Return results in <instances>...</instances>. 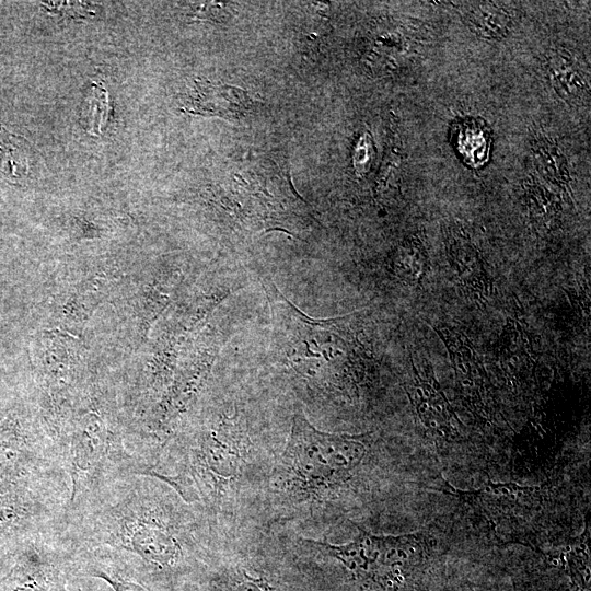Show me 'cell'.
<instances>
[{"label":"cell","instance_id":"cell-9","mask_svg":"<svg viewBox=\"0 0 591 591\" xmlns=\"http://www.w3.org/2000/svg\"><path fill=\"white\" fill-rule=\"evenodd\" d=\"M547 71L552 85L560 97L571 103L589 100L587 76L568 53H553L547 59Z\"/></svg>","mask_w":591,"mask_h":591},{"label":"cell","instance_id":"cell-2","mask_svg":"<svg viewBox=\"0 0 591 591\" xmlns=\"http://www.w3.org/2000/svg\"><path fill=\"white\" fill-rule=\"evenodd\" d=\"M282 448L255 432L237 406L221 407L183 427L146 475L172 486L215 530L250 520Z\"/></svg>","mask_w":591,"mask_h":591},{"label":"cell","instance_id":"cell-12","mask_svg":"<svg viewBox=\"0 0 591 591\" xmlns=\"http://www.w3.org/2000/svg\"><path fill=\"white\" fill-rule=\"evenodd\" d=\"M28 144L24 138L0 128V167L7 176L19 179L28 173Z\"/></svg>","mask_w":591,"mask_h":591},{"label":"cell","instance_id":"cell-8","mask_svg":"<svg viewBox=\"0 0 591 591\" xmlns=\"http://www.w3.org/2000/svg\"><path fill=\"white\" fill-rule=\"evenodd\" d=\"M253 106L254 100L241 88L198 80L185 108L193 114L236 120L248 114Z\"/></svg>","mask_w":591,"mask_h":591},{"label":"cell","instance_id":"cell-11","mask_svg":"<svg viewBox=\"0 0 591 591\" xmlns=\"http://www.w3.org/2000/svg\"><path fill=\"white\" fill-rule=\"evenodd\" d=\"M111 113L108 92L99 82H92L84 95L81 107V123L85 131L92 136L103 134Z\"/></svg>","mask_w":591,"mask_h":591},{"label":"cell","instance_id":"cell-13","mask_svg":"<svg viewBox=\"0 0 591 591\" xmlns=\"http://www.w3.org/2000/svg\"><path fill=\"white\" fill-rule=\"evenodd\" d=\"M533 158L538 172L546 177L559 181L569 172L565 157L556 146L549 142L537 143L533 149Z\"/></svg>","mask_w":591,"mask_h":591},{"label":"cell","instance_id":"cell-5","mask_svg":"<svg viewBox=\"0 0 591 591\" xmlns=\"http://www.w3.org/2000/svg\"><path fill=\"white\" fill-rule=\"evenodd\" d=\"M267 293L271 310V344L278 361L296 374L310 395L332 398L340 394L345 387V369L338 322L308 316L273 283Z\"/></svg>","mask_w":591,"mask_h":591},{"label":"cell","instance_id":"cell-15","mask_svg":"<svg viewBox=\"0 0 591 591\" xmlns=\"http://www.w3.org/2000/svg\"><path fill=\"white\" fill-rule=\"evenodd\" d=\"M513 591H521L519 587H517V584L514 586V590Z\"/></svg>","mask_w":591,"mask_h":591},{"label":"cell","instance_id":"cell-6","mask_svg":"<svg viewBox=\"0 0 591 591\" xmlns=\"http://www.w3.org/2000/svg\"><path fill=\"white\" fill-rule=\"evenodd\" d=\"M455 494L501 543L531 546L543 532L551 499L548 489L543 486L488 483L477 490H456Z\"/></svg>","mask_w":591,"mask_h":591},{"label":"cell","instance_id":"cell-4","mask_svg":"<svg viewBox=\"0 0 591 591\" xmlns=\"http://www.w3.org/2000/svg\"><path fill=\"white\" fill-rule=\"evenodd\" d=\"M78 399L79 405L69 407L54 437L70 488L65 522L118 479L144 471L107 398L90 393Z\"/></svg>","mask_w":591,"mask_h":591},{"label":"cell","instance_id":"cell-1","mask_svg":"<svg viewBox=\"0 0 591 591\" xmlns=\"http://www.w3.org/2000/svg\"><path fill=\"white\" fill-rule=\"evenodd\" d=\"M63 533L78 572L99 567L153 589L198 572L215 532L206 514L172 486L134 474L66 520Z\"/></svg>","mask_w":591,"mask_h":591},{"label":"cell","instance_id":"cell-14","mask_svg":"<svg viewBox=\"0 0 591 591\" xmlns=\"http://www.w3.org/2000/svg\"><path fill=\"white\" fill-rule=\"evenodd\" d=\"M79 576L101 579L105 581L113 591H153V589L138 580L99 567L81 568L79 570Z\"/></svg>","mask_w":591,"mask_h":591},{"label":"cell","instance_id":"cell-7","mask_svg":"<svg viewBox=\"0 0 591 591\" xmlns=\"http://www.w3.org/2000/svg\"><path fill=\"white\" fill-rule=\"evenodd\" d=\"M63 529L22 544L0 578V591H68L70 579L79 575Z\"/></svg>","mask_w":591,"mask_h":591},{"label":"cell","instance_id":"cell-10","mask_svg":"<svg viewBox=\"0 0 591 591\" xmlns=\"http://www.w3.org/2000/svg\"><path fill=\"white\" fill-rule=\"evenodd\" d=\"M464 19L476 34L493 39L505 37L512 24L508 12L490 2L471 3L464 11Z\"/></svg>","mask_w":591,"mask_h":591},{"label":"cell","instance_id":"cell-3","mask_svg":"<svg viewBox=\"0 0 591 591\" xmlns=\"http://www.w3.org/2000/svg\"><path fill=\"white\" fill-rule=\"evenodd\" d=\"M371 436L317 429L297 410L285 445L253 507L250 521L274 530H324L358 491L372 457Z\"/></svg>","mask_w":591,"mask_h":591}]
</instances>
